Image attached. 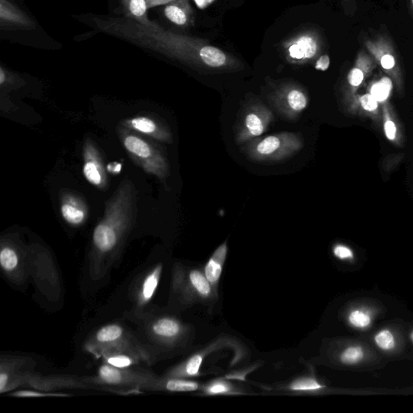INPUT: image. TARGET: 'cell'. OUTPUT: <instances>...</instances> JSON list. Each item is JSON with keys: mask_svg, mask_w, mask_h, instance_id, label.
Returning <instances> with one entry per match:
<instances>
[{"mask_svg": "<svg viewBox=\"0 0 413 413\" xmlns=\"http://www.w3.org/2000/svg\"><path fill=\"white\" fill-rule=\"evenodd\" d=\"M101 27L131 40L135 39L141 45L182 61L194 68L208 72H233L242 69V64L237 58L206 40L166 31L155 23L146 27L132 20L125 22L116 19Z\"/></svg>", "mask_w": 413, "mask_h": 413, "instance_id": "6da1fadb", "label": "cell"}, {"mask_svg": "<svg viewBox=\"0 0 413 413\" xmlns=\"http://www.w3.org/2000/svg\"><path fill=\"white\" fill-rule=\"evenodd\" d=\"M304 146V137L299 132H281L259 137L242 145L241 151L248 159L258 162H283L297 155Z\"/></svg>", "mask_w": 413, "mask_h": 413, "instance_id": "7a4b0ae2", "label": "cell"}, {"mask_svg": "<svg viewBox=\"0 0 413 413\" xmlns=\"http://www.w3.org/2000/svg\"><path fill=\"white\" fill-rule=\"evenodd\" d=\"M274 120V114L258 100H252L243 107L235 125V141L238 146L261 137Z\"/></svg>", "mask_w": 413, "mask_h": 413, "instance_id": "3957f363", "label": "cell"}, {"mask_svg": "<svg viewBox=\"0 0 413 413\" xmlns=\"http://www.w3.org/2000/svg\"><path fill=\"white\" fill-rule=\"evenodd\" d=\"M270 104L284 119L297 120L308 108L309 95L298 84L285 83L277 86L270 95Z\"/></svg>", "mask_w": 413, "mask_h": 413, "instance_id": "277c9868", "label": "cell"}, {"mask_svg": "<svg viewBox=\"0 0 413 413\" xmlns=\"http://www.w3.org/2000/svg\"><path fill=\"white\" fill-rule=\"evenodd\" d=\"M283 47L289 63L304 64L318 57L321 43L319 35L308 30L290 38Z\"/></svg>", "mask_w": 413, "mask_h": 413, "instance_id": "5b68a950", "label": "cell"}, {"mask_svg": "<svg viewBox=\"0 0 413 413\" xmlns=\"http://www.w3.org/2000/svg\"><path fill=\"white\" fill-rule=\"evenodd\" d=\"M164 15L178 26L187 27L193 24V11L189 0H175L166 4Z\"/></svg>", "mask_w": 413, "mask_h": 413, "instance_id": "8992f818", "label": "cell"}, {"mask_svg": "<svg viewBox=\"0 0 413 413\" xmlns=\"http://www.w3.org/2000/svg\"><path fill=\"white\" fill-rule=\"evenodd\" d=\"M131 125L134 129L146 134H150L160 140L171 142L172 137L171 132L165 127L157 125L154 120L146 117H137L131 120Z\"/></svg>", "mask_w": 413, "mask_h": 413, "instance_id": "52a82bcc", "label": "cell"}, {"mask_svg": "<svg viewBox=\"0 0 413 413\" xmlns=\"http://www.w3.org/2000/svg\"><path fill=\"white\" fill-rule=\"evenodd\" d=\"M93 239L95 247L100 251L108 252L116 246L117 232L108 224L101 223L95 229Z\"/></svg>", "mask_w": 413, "mask_h": 413, "instance_id": "ba28073f", "label": "cell"}, {"mask_svg": "<svg viewBox=\"0 0 413 413\" xmlns=\"http://www.w3.org/2000/svg\"><path fill=\"white\" fill-rule=\"evenodd\" d=\"M125 147L132 155L141 159H149V157H162L159 153L155 152L154 148L144 140L134 135L125 137L124 141Z\"/></svg>", "mask_w": 413, "mask_h": 413, "instance_id": "9c48e42d", "label": "cell"}, {"mask_svg": "<svg viewBox=\"0 0 413 413\" xmlns=\"http://www.w3.org/2000/svg\"><path fill=\"white\" fill-rule=\"evenodd\" d=\"M127 16L134 22L150 27L154 22H150L147 16L148 6L146 0H121Z\"/></svg>", "mask_w": 413, "mask_h": 413, "instance_id": "30bf717a", "label": "cell"}, {"mask_svg": "<svg viewBox=\"0 0 413 413\" xmlns=\"http://www.w3.org/2000/svg\"><path fill=\"white\" fill-rule=\"evenodd\" d=\"M227 244L224 243L219 247L205 267L206 278L208 281L215 283L220 279L222 272V265L227 254Z\"/></svg>", "mask_w": 413, "mask_h": 413, "instance_id": "8fae6325", "label": "cell"}, {"mask_svg": "<svg viewBox=\"0 0 413 413\" xmlns=\"http://www.w3.org/2000/svg\"><path fill=\"white\" fill-rule=\"evenodd\" d=\"M0 19L2 22L23 25V26H26L29 24L27 17L8 0H0Z\"/></svg>", "mask_w": 413, "mask_h": 413, "instance_id": "7c38bea8", "label": "cell"}, {"mask_svg": "<svg viewBox=\"0 0 413 413\" xmlns=\"http://www.w3.org/2000/svg\"><path fill=\"white\" fill-rule=\"evenodd\" d=\"M103 168L99 162L86 159L84 167V174L93 185L100 186L103 183Z\"/></svg>", "mask_w": 413, "mask_h": 413, "instance_id": "4fadbf2b", "label": "cell"}, {"mask_svg": "<svg viewBox=\"0 0 413 413\" xmlns=\"http://www.w3.org/2000/svg\"><path fill=\"white\" fill-rule=\"evenodd\" d=\"M153 330L155 334L163 338H173L180 333V328L176 321L165 318L157 321Z\"/></svg>", "mask_w": 413, "mask_h": 413, "instance_id": "5bb4252c", "label": "cell"}, {"mask_svg": "<svg viewBox=\"0 0 413 413\" xmlns=\"http://www.w3.org/2000/svg\"><path fill=\"white\" fill-rule=\"evenodd\" d=\"M161 273V268L157 267L152 273H150L143 283V286L141 288V299L143 302H149V300L154 295L159 285V277Z\"/></svg>", "mask_w": 413, "mask_h": 413, "instance_id": "9a60e30c", "label": "cell"}, {"mask_svg": "<svg viewBox=\"0 0 413 413\" xmlns=\"http://www.w3.org/2000/svg\"><path fill=\"white\" fill-rule=\"evenodd\" d=\"M123 334V329L117 325L104 326L97 333L96 339L102 343H112L118 340Z\"/></svg>", "mask_w": 413, "mask_h": 413, "instance_id": "2e32d148", "label": "cell"}, {"mask_svg": "<svg viewBox=\"0 0 413 413\" xmlns=\"http://www.w3.org/2000/svg\"><path fill=\"white\" fill-rule=\"evenodd\" d=\"M62 214L65 220L72 224H79L83 222L85 218L84 210L71 205V203H63L62 206Z\"/></svg>", "mask_w": 413, "mask_h": 413, "instance_id": "e0dca14e", "label": "cell"}, {"mask_svg": "<svg viewBox=\"0 0 413 413\" xmlns=\"http://www.w3.org/2000/svg\"><path fill=\"white\" fill-rule=\"evenodd\" d=\"M392 88L391 81L389 78H382L379 83L372 86L371 94L377 101H384L389 98Z\"/></svg>", "mask_w": 413, "mask_h": 413, "instance_id": "ac0fdd59", "label": "cell"}, {"mask_svg": "<svg viewBox=\"0 0 413 413\" xmlns=\"http://www.w3.org/2000/svg\"><path fill=\"white\" fill-rule=\"evenodd\" d=\"M100 376L101 379L111 384H119L123 380V376L118 368L111 365H104L100 367Z\"/></svg>", "mask_w": 413, "mask_h": 413, "instance_id": "d6986e66", "label": "cell"}, {"mask_svg": "<svg viewBox=\"0 0 413 413\" xmlns=\"http://www.w3.org/2000/svg\"><path fill=\"white\" fill-rule=\"evenodd\" d=\"M0 263L5 270H13L18 265V256L13 249L3 248L0 253Z\"/></svg>", "mask_w": 413, "mask_h": 413, "instance_id": "ffe728a7", "label": "cell"}, {"mask_svg": "<svg viewBox=\"0 0 413 413\" xmlns=\"http://www.w3.org/2000/svg\"><path fill=\"white\" fill-rule=\"evenodd\" d=\"M190 279L193 286L196 288L198 293L203 295H208L210 293L211 288L208 280L201 273L198 272H192Z\"/></svg>", "mask_w": 413, "mask_h": 413, "instance_id": "44dd1931", "label": "cell"}, {"mask_svg": "<svg viewBox=\"0 0 413 413\" xmlns=\"http://www.w3.org/2000/svg\"><path fill=\"white\" fill-rule=\"evenodd\" d=\"M364 358V351L361 348H350L341 354V359L345 364H355Z\"/></svg>", "mask_w": 413, "mask_h": 413, "instance_id": "7402d4cb", "label": "cell"}, {"mask_svg": "<svg viewBox=\"0 0 413 413\" xmlns=\"http://www.w3.org/2000/svg\"><path fill=\"white\" fill-rule=\"evenodd\" d=\"M375 343L380 348L389 350L394 348L395 338L389 330H382L375 336Z\"/></svg>", "mask_w": 413, "mask_h": 413, "instance_id": "603a6c76", "label": "cell"}, {"mask_svg": "<svg viewBox=\"0 0 413 413\" xmlns=\"http://www.w3.org/2000/svg\"><path fill=\"white\" fill-rule=\"evenodd\" d=\"M166 389L171 391H192L198 389L196 382L185 380H170Z\"/></svg>", "mask_w": 413, "mask_h": 413, "instance_id": "cb8c5ba5", "label": "cell"}, {"mask_svg": "<svg viewBox=\"0 0 413 413\" xmlns=\"http://www.w3.org/2000/svg\"><path fill=\"white\" fill-rule=\"evenodd\" d=\"M349 320L351 325H353L357 328H366L371 323V318L368 315L360 310L354 311L349 317Z\"/></svg>", "mask_w": 413, "mask_h": 413, "instance_id": "d4e9b609", "label": "cell"}, {"mask_svg": "<svg viewBox=\"0 0 413 413\" xmlns=\"http://www.w3.org/2000/svg\"><path fill=\"white\" fill-rule=\"evenodd\" d=\"M108 364L112 366L116 367L118 369L126 368L134 363V360L130 358L129 356L123 354H115L109 357L107 359Z\"/></svg>", "mask_w": 413, "mask_h": 413, "instance_id": "484cf974", "label": "cell"}, {"mask_svg": "<svg viewBox=\"0 0 413 413\" xmlns=\"http://www.w3.org/2000/svg\"><path fill=\"white\" fill-rule=\"evenodd\" d=\"M321 389L318 382L312 379H303L295 382L292 389L295 391H313Z\"/></svg>", "mask_w": 413, "mask_h": 413, "instance_id": "4316f807", "label": "cell"}, {"mask_svg": "<svg viewBox=\"0 0 413 413\" xmlns=\"http://www.w3.org/2000/svg\"><path fill=\"white\" fill-rule=\"evenodd\" d=\"M202 357L201 355H196L188 361L186 371L187 373L190 375H196L198 374V370H200L201 365L202 364Z\"/></svg>", "mask_w": 413, "mask_h": 413, "instance_id": "83f0119b", "label": "cell"}, {"mask_svg": "<svg viewBox=\"0 0 413 413\" xmlns=\"http://www.w3.org/2000/svg\"><path fill=\"white\" fill-rule=\"evenodd\" d=\"M364 79V71L359 68L352 69L348 75V81L352 86H359Z\"/></svg>", "mask_w": 413, "mask_h": 413, "instance_id": "f1b7e54d", "label": "cell"}, {"mask_svg": "<svg viewBox=\"0 0 413 413\" xmlns=\"http://www.w3.org/2000/svg\"><path fill=\"white\" fill-rule=\"evenodd\" d=\"M361 104L367 111H375L378 108V101L371 94H367L361 97Z\"/></svg>", "mask_w": 413, "mask_h": 413, "instance_id": "f546056e", "label": "cell"}, {"mask_svg": "<svg viewBox=\"0 0 413 413\" xmlns=\"http://www.w3.org/2000/svg\"><path fill=\"white\" fill-rule=\"evenodd\" d=\"M334 254L336 258L340 259H348L353 258V252L348 247L338 246L334 248Z\"/></svg>", "mask_w": 413, "mask_h": 413, "instance_id": "4dcf8cb0", "label": "cell"}, {"mask_svg": "<svg viewBox=\"0 0 413 413\" xmlns=\"http://www.w3.org/2000/svg\"><path fill=\"white\" fill-rule=\"evenodd\" d=\"M385 134L387 139L394 140L396 134V127L393 122L387 121L384 125Z\"/></svg>", "mask_w": 413, "mask_h": 413, "instance_id": "1f68e13d", "label": "cell"}, {"mask_svg": "<svg viewBox=\"0 0 413 413\" xmlns=\"http://www.w3.org/2000/svg\"><path fill=\"white\" fill-rule=\"evenodd\" d=\"M330 60L328 55L321 56L320 59L318 61L315 68L320 70H326L329 68Z\"/></svg>", "mask_w": 413, "mask_h": 413, "instance_id": "d6a6232c", "label": "cell"}, {"mask_svg": "<svg viewBox=\"0 0 413 413\" xmlns=\"http://www.w3.org/2000/svg\"><path fill=\"white\" fill-rule=\"evenodd\" d=\"M228 391V389L226 385L223 384H216L212 385V387H209L208 391L209 393L211 394H219V393H224Z\"/></svg>", "mask_w": 413, "mask_h": 413, "instance_id": "836d02e7", "label": "cell"}, {"mask_svg": "<svg viewBox=\"0 0 413 413\" xmlns=\"http://www.w3.org/2000/svg\"><path fill=\"white\" fill-rule=\"evenodd\" d=\"M175 0H146L148 8H152L161 6V5H166Z\"/></svg>", "mask_w": 413, "mask_h": 413, "instance_id": "e575fe53", "label": "cell"}, {"mask_svg": "<svg viewBox=\"0 0 413 413\" xmlns=\"http://www.w3.org/2000/svg\"><path fill=\"white\" fill-rule=\"evenodd\" d=\"M8 375L5 373L0 374V391L1 393L4 391L5 389H6L7 384H8Z\"/></svg>", "mask_w": 413, "mask_h": 413, "instance_id": "d590c367", "label": "cell"}, {"mask_svg": "<svg viewBox=\"0 0 413 413\" xmlns=\"http://www.w3.org/2000/svg\"><path fill=\"white\" fill-rule=\"evenodd\" d=\"M5 80H6V75H5L3 69L1 68L0 70V84L3 85Z\"/></svg>", "mask_w": 413, "mask_h": 413, "instance_id": "8d00e7d4", "label": "cell"}, {"mask_svg": "<svg viewBox=\"0 0 413 413\" xmlns=\"http://www.w3.org/2000/svg\"><path fill=\"white\" fill-rule=\"evenodd\" d=\"M411 339H412V341H413V332H412V334H411Z\"/></svg>", "mask_w": 413, "mask_h": 413, "instance_id": "74e56055", "label": "cell"}, {"mask_svg": "<svg viewBox=\"0 0 413 413\" xmlns=\"http://www.w3.org/2000/svg\"><path fill=\"white\" fill-rule=\"evenodd\" d=\"M412 4L413 5V0H411Z\"/></svg>", "mask_w": 413, "mask_h": 413, "instance_id": "f35d334b", "label": "cell"}]
</instances>
